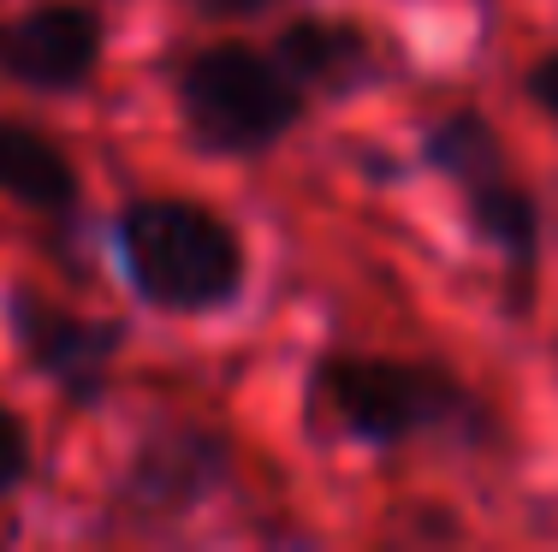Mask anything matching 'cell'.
Returning <instances> with one entry per match:
<instances>
[{
  "mask_svg": "<svg viewBox=\"0 0 558 552\" xmlns=\"http://www.w3.org/2000/svg\"><path fill=\"white\" fill-rule=\"evenodd\" d=\"M303 422L315 440H344L363 452H404L422 440H451L494 452L505 440L494 404L434 357L327 345L303 368Z\"/></svg>",
  "mask_w": 558,
  "mask_h": 552,
  "instance_id": "obj_1",
  "label": "cell"
},
{
  "mask_svg": "<svg viewBox=\"0 0 558 552\" xmlns=\"http://www.w3.org/2000/svg\"><path fill=\"white\" fill-rule=\"evenodd\" d=\"M108 244L125 292L155 315L208 321L250 292L244 226L196 196H131L113 208Z\"/></svg>",
  "mask_w": 558,
  "mask_h": 552,
  "instance_id": "obj_2",
  "label": "cell"
},
{
  "mask_svg": "<svg viewBox=\"0 0 558 552\" xmlns=\"http://www.w3.org/2000/svg\"><path fill=\"white\" fill-rule=\"evenodd\" d=\"M422 173L451 184L463 203V232L499 261L505 273V315L529 321L541 292V256H547V214L541 196L511 173L499 125L482 108H446L416 143Z\"/></svg>",
  "mask_w": 558,
  "mask_h": 552,
  "instance_id": "obj_3",
  "label": "cell"
},
{
  "mask_svg": "<svg viewBox=\"0 0 558 552\" xmlns=\"http://www.w3.org/2000/svg\"><path fill=\"white\" fill-rule=\"evenodd\" d=\"M179 131L208 161H262L310 120L315 101L279 72V60L244 36H215L167 65Z\"/></svg>",
  "mask_w": 558,
  "mask_h": 552,
  "instance_id": "obj_4",
  "label": "cell"
},
{
  "mask_svg": "<svg viewBox=\"0 0 558 552\" xmlns=\"http://www.w3.org/2000/svg\"><path fill=\"white\" fill-rule=\"evenodd\" d=\"M238 481V440L220 422H196V416H149L143 433L131 440L125 464L113 469L108 511L119 523L137 529H167L196 511H208L215 499Z\"/></svg>",
  "mask_w": 558,
  "mask_h": 552,
  "instance_id": "obj_5",
  "label": "cell"
},
{
  "mask_svg": "<svg viewBox=\"0 0 558 552\" xmlns=\"http://www.w3.org/2000/svg\"><path fill=\"white\" fill-rule=\"evenodd\" d=\"M0 315H7V339L19 351V363L60 392L65 410L96 416L108 404L113 368L131 345V327L119 315H77L24 280H12L0 292Z\"/></svg>",
  "mask_w": 558,
  "mask_h": 552,
  "instance_id": "obj_6",
  "label": "cell"
},
{
  "mask_svg": "<svg viewBox=\"0 0 558 552\" xmlns=\"http://www.w3.org/2000/svg\"><path fill=\"white\" fill-rule=\"evenodd\" d=\"M108 65V12L96 0H31L0 12V77L31 96H84Z\"/></svg>",
  "mask_w": 558,
  "mask_h": 552,
  "instance_id": "obj_7",
  "label": "cell"
},
{
  "mask_svg": "<svg viewBox=\"0 0 558 552\" xmlns=\"http://www.w3.org/2000/svg\"><path fill=\"white\" fill-rule=\"evenodd\" d=\"M268 54L279 60V72L303 89L310 101L344 108V101H363L375 89L392 84V54L363 19H344V12H291L274 30Z\"/></svg>",
  "mask_w": 558,
  "mask_h": 552,
  "instance_id": "obj_8",
  "label": "cell"
},
{
  "mask_svg": "<svg viewBox=\"0 0 558 552\" xmlns=\"http://www.w3.org/2000/svg\"><path fill=\"white\" fill-rule=\"evenodd\" d=\"M0 196L60 232L84 220V179L72 155L43 125H24L12 113H0Z\"/></svg>",
  "mask_w": 558,
  "mask_h": 552,
  "instance_id": "obj_9",
  "label": "cell"
},
{
  "mask_svg": "<svg viewBox=\"0 0 558 552\" xmlns=\"http://www.w3.org/2000/svg\"><path fill=\"white\" fill-rule=\"evenodd\" d=\"M31 476H36V433L7 398H0V505H7Z\"/></svg>",
  "mask_w": 558,
  "mask_h": 552,
  "instance_id": "obj_10",
  "label": "cell"
},
{
  "mask_svg": "<svg viewBox=\"0 0 558 552\" xmlns=\"http://www.w3.org/2000/svg\"><path fill=\"white\" fill-rule=\"evenodd\" d=\"M523 96H529V108L547 113L553 131H558V48H547L541 60L523 65Z\"/></svg>",
  "mask_w": 558,
  "mask_h": 552,
  "instance_id": "obj_11",
  "label": "cell"
},
{
  "mask_svg": "<svg viewBox=\"0 0 558 552\" xmlns=\"http://www.w3.org/2000/svg\"><path fill=\"white\" fill-rule=\"evenodd\" d=\"M184 7H191L196 19H208V24H250V19L279 12L286 0H184Z\"/></svg>",
  "mask_w": 558,
  "mask_h": 552,
  "instance_id": "obj_12",
  "label": "cell"
}]
</instances>
